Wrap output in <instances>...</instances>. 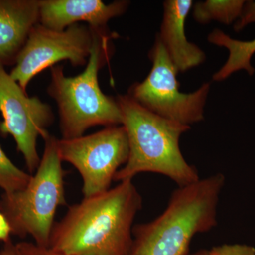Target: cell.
I'll return each instance as SVG.
<instances>
[{
  "label": "cell",
  "mask_w": 255,
  "mask_h": 255,
  "mask_svg": "<svg viewBox=\"0 0 255 255\" xmlns=\"http://www.w3.org/2000/svg\"><path fill=\"white\" fill-rule=\"evenodd\" d=\"M142 198L132 180L84 198L55 222L48 248L66 255H128Z\"/></svg>",
  "instance_id": "6da1fadb"
},
{
  "label": "cell",
  "mask_w": 255,
  "mask_h": 255,
  "mask_svg": "<svg viewBox=\"0 0 255 255\" xmlns=\"http://www.w3.org/2000/svg\"><path fill=\"white\" fill-rule=\"evenodd\" d=\"M224 184V175L219 173L178 187L158 217L133 226L128 255H189L194 236L217 226Z\"/></svg>",
  "instance_id": "7a4b0ae2"
},
{
  "label": "cell",
  "mask_w": 255,
  "mask_h": 255,
  "mask_svg": "<svg viewBox=\"0 0 255 255\" xmlns=\"http://www.w3.org/2000/svg\"><path fill=\"white\" fill-rule=\"evenodd\" d=\"M127 131L129 155L114 181L132 180L137 174L152 172L184 187L200 179L194 166L187 163L179 148V139L191 127L162 118L139 105L128 95L117 97Z\"/></svg>",
  "instance_id": "3957f363"
},
{
  "label": "cell",
  "mask_w": 255,
  "mask_h": 255,
  "mask_svg": "<svg viewBox=\"0 0 255 255\" xmlns=\"http://www.w3.org/2000/svg\"><path fill=\"white\" fill-rule=\"evenodd\" d=\"M94 33L90 58L85 70L67 77L63 66H53L48 93L56 102L62 138L82 136L95 126L122 125V114L117 99L106 95L99 85L100 69L114 54L115 36L108 28H92Z\"/></svg>",
  "instance_id": "277c9868"
},
{
  "label": "cell",
  "mask_w": 255,
  "mask_h": 255,
  "mask_svg": "<svg viewBox=\"0 0 255 255\" xmlns=\"http://www.w3.org/2000/svg\"><path fill=\"white\" fill-rule=\"evenodd\" d=\"M41 162L22 190L3 194L0 210L9 221L11 233L20 238L31 236L37 246L48 248L57 209L66 205L65 172L58 148V138L43 137Z\"/></svg>",
  "instance_id": "5b68a950"
},
{
  "label": "cell",
  "mask_w": 255,
  "mask_h": 255,
  "mask_svg": "<svg viewBox=\"0 0 255 255\" xmlns=\"http://www.w3.org/2000/svg\"><path fill=\"white\" fill-rule=\"evenodd\" d=\"M149 58L152 63L150 73L142 82L133 84L128 95L152 113L176 123L190 127L204 120L210 83L192 93L179 91L178 70L157 36Z\"/></svg>",
  "instance_id": "8992f818"
},
{
  "label": "cell",
  "mask_w": 255,
  "mask_h": 255,
  "mask_svg": "<svg viewBox=\"0 0 255 255\" xmlns=\"http://www.w3.org/2000/svg\"><path fill=\"white\" fill-rule=\"evenodd\" d=\"M63 162L71 164L82 179L84 198L109 190L129 155L127 131L122 125L112 126L70 139H58Z\"/></svg>",
  "instance_id": "52a82bcc"
},
{
  "label": "cell",
  "mask_w": 255,
  "mask_h": 255,
  "mask_svg": "<svg viewBox=\"0 0 255 255\" xmlns=\"http://www.w3.org/2000/svg\"><path fill=\"white\" fill-rule=\"evenodd\" d=\"M93 39L89 26L75 23L63 31H55L38 23L30 32L10 75L26 92L32 79L58 62L69 60L75 67L86 65Z\"/></svg>",
  "instance_id": "ba28073f"
},
{
  "label": "cell",
  "mask_w": 255,
  "mask_h": 255,
  "mask_svg": "<svg viewBox=\"0 0 255 255\" xmlns=\"http://www.w3.org/2000/svg\"><path fill=\"white\" fill-rule=\"evenodd\" d=\"M4 66L0 63V112L4 119L0 131L14 137L28 171L33 173L41 162L37 139L49 133L48 128L54 122V114L48 104L28 97Z\"/></svg>",
  "instance_id": "9c48e42d"
},
{
  "label": "cell",
  "mask_w": 255,
  "mask_h": 255,
  "mask_svg": "<svg viewBox=\"0 0 255 255\" xmlns=\"http://www.w3.org/2000/svg\"><path fill=\"white\" fill-rule=\"evenodd\" d=\"M129 1L105 4L101 0H39V23L55 31L85 21L90 28L104 29L110 19L127 11Z\"/></svg>",
  "instance_id": "30bf717a"
},
{
  "label": "cell",
  "mask_w": 255,
  "mask_h": 255,
  "mask_svg": "<svg viewBox=\"0 0 255 255\" xmlns=\"http://www.w3.org/2000/svg\"><path fill=\"white\" fill-rule=\"evenodd\" d=\"M192 5L191 0H167L163 4V19L157 36L178 72L187 71L206 60L205 53L188 41L185 35L186 18Z\"/></svg>",
  "instance_id": "8fae6325"
},
{
  "label": "cell",
  "mask_w": 255,
  "mask_h": 255,
  "mask_svg": "<svg viewBox=\"0 0 255 255\" xmlns=\"http://www.w3.org/2000/svg\"><path fill=\"white\" fill-rule=\"evenodd\" d=\"M39 19V0H0V63H16Z\"/></svg>",
  "instance_id": "7c38bea8"
},
{
  "label": "cell",
  "mask_w": 255,
  "mask_h": 255,
  "mask_svg": "<svg viewBox=\"0 0 255 255\" xmlns=\"http://www.w3.org/2000/svg\"><path fill=\"white\" fill-rule=\"evenodd\" d=\"M208 40L210 43L225 47L229 50L227 62L213 76L214 81H222L242 69L247 70L251 75L254 73L255 69L252 67L251 60L255 53V39L251 41H237L221 30L216 29L210 33Z\"/></svg>",
  "instance_id": "4fadbf2b"
},
{
  "label": "cell",
  "mask_w": 255,
  "mask_h": 255,
  "mask_svg": "<svg viewBox=\"0 0 255 255\" xmlns=\"http://www.w3.org/2000/svg\"><path fill=\"white\" fill-rule=\"evenodd\" d=\"M245 4L246 1L241 0H207L194 5L193 15L196 21L201 23L214 20L230 24L236 18L241 17Z\"/></svg>",
  "instance_id": "5bb4252c"
},
{
  "label": "cell",
  "mask_w": 255,
  "mask_h": 255,
  "mask_svg": "<svg viewBox=\"0 0 255 255\" xmlns=\"http://www.w3.org/2000/svg\"><path fill=\"white\" fill-rule=\"evenodd\" d=\"M31 176L15 165L0 146V188L5 194L22 190L29 182Z\"/></svg>",
  "instance_id": "9a60e30c"
},
{
  "label": "cell",
  "mask_w": 255,
  "mask_h": 255,
  "mask_svg": "<svg viewBox=\"0 0 255 255\" xmlns=\"http://www.w3.org/2000/svg\"><path fill=\"white\" fill-rule=\"evenodd\" d=\"M209 255H255V248L246 245H222L209 250Z\"/></svg>",
  "instance_id": "2e32d148"
},
{
  "label": "cell",
  "mask_w": 255,
  "mask_h": 255,
  "mask_svg": "<svg viewBox=\"0 0 255 255\" xmlns=\"http://www.w3.org/2000/svg\"><path fill=\"white\" fill-rule=\"evenodd\" d=\"M23 255H66L57 253L49 248L37 246L31 242H21L18 243Z\"/></svg>",
  "instance_id": "e0dca14e"
},
{
  "label": "cell",
  "mask_w": 255,
  "mask_h": 255,
  "mask_svg": "<svg viewBox=\"0 0 255 255\" xmlns=\"http://www.w3.org/2000/svg\"><path fill=\"white\" fill-rule=\"evenodd\" d=\"M251 22H255V2L254 1H248V3L245 4L241 19L235 25V30L236 31H239L248 23Z\"/></svg>",
  "instance_id": "ac0fdd59"
},
{
  "label": "cell",
  "mask_w": 255,
  "mask_h": 255,
  "mask_svg": "<svg viewBox=\"0 0 255 255\" xmlns=\"http://www.w3.org/2000/svg\"><path fill=\"white\" fill-rule=\"evenodd\" d=\"M11 228L9 221L2 212H0V241H9L11 234Z\"/></svg>",
  "instance_id": "d6986e66"
},
{
  "label": "cell",
  "mask_w": 255,
  "mask_h": 255,
  "mask_svg": "<svg viewBox=\"0 0 255 255\" xmlns=\"http://www.w3.org/2000/svg\"><path fill=\"white\" fill-rule=\"evenodd\" d=\"M0 255H23L20 251L18 243L14 244L10 240L9 241L4 243L3 248L0 250Z\"/></svg>",
  "instance_id": "ffe728a7"
},
{
  "label": "cell",
  "mask_w": 255,
  "mask_h": 255,
  "mask_svg": "<svg viewBox=\"0 0 255 255\" xmlns=\"http://www.w3.org/2000/svg\"><path fill=\"white\" fill-rule=\"evenodd\" d=\"M189 255H209V250H200V251H196L193 254H189Z\"/></svg>",
  "instance_id": "44dd1931"
}]
</instances>
